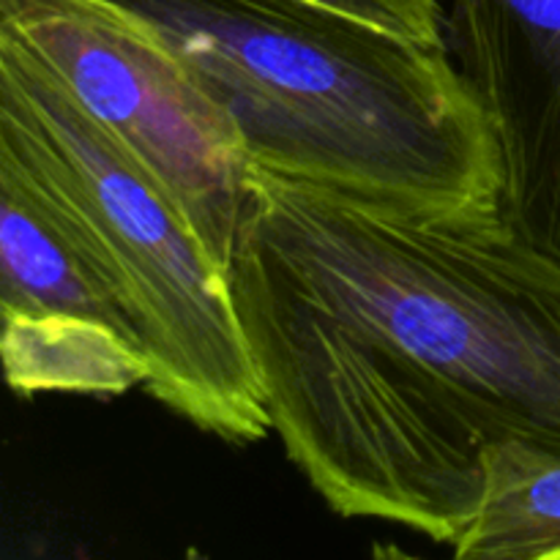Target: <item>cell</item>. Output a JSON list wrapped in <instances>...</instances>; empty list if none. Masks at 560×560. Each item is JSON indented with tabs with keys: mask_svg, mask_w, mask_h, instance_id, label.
<instances>
[{
	"mask_svg": "<svg viewBox=\"0 0 560 560\" xmlns=\"http://www.w3.org/2000/svg\"><path fill=\"white\" fill-rule=\"evenodd\" d=\"M228 284L271 430L348 520L438 545L485 459L560 452V266L501 206L424 211L249 164Z\"/></svg>",
	"mask_w": 560,
	"mask_h": 560,
	"instance_id": "cell-1",
	"label": "cell"
},
{
	"mask_svg": "<svg viewBox=\"0 0 560 560\" xmlns=\"http://www.w3.org/2000/svg\"><path fill=\"white\" fill-rule=\"evenodd\" d=\"M228 113L252 164L424 211L501 206V153L448 47L301 0H113Z\"/></svg>",
	"mask_w": 560,
	"mask_h": 560,
	"instance_id": "cell-2",
	"label": "cell"
},
{
	"mask_svg": "<svg viewBox=\"0 0 560 560\" xmlns=\"http://www.w3.org/2000/svg\"><path fill=\"white\" fill-rule=\"evenodd\" d=\"M0 156L129 310L145 392L233 446L271 432L228 271L170 191L0 31Z\"/></svg>",
	"mask_w": 560,
	"mask_h": 560,
	"instance_id": "cell-3",
	"label": "cell"
},
{
	"mask_svg": "<svg viewBox=\"0 0 560 560\" xmlns=\"http://www.w3.org/2000/svg\"><path fill=\"white\" fill-rule=\"evenodd\" d=\"M0 31L140 159L228 271L252 162L173 49L113 0H0Z\"/></svg>",
	"mask_w": 560,
	"mask_h": 560,
	"instance_id": "cell-4",
	"label": "cell"
},
{
	"mask_svg": "<svg viewBox=\"0 0 560 560\" xmlns=\"http://www.w3.org/2000/svg\"><path fill=\"white\" fill-rule=\"evenodd\" d=\"M0 366L14 392L118 397L148 361L124 301L0 156Z\"/></svg>",
	"mask_w": 560,
	"mask_h": 560,
	"instance_id": "cell-5",
	"label": "cell"
},
{
	"mask_svg": "<svg viewBox=\"0 0 560 560\" xmlns=\"http://www.w3.org/2000/svg\"><path fill=\"white\" fill-rule=\"evenodd\" d=\"M452 552L459 560H560V452L523 441L492 448L479 509Z\"/></svg>",
	"mask_w": 560,
	"mask_h": 560,
	"instance_id": "cell-6",
	"label": "cell"
},
{
	"mask_svg": "<svg viewBox=\"0 0 560 560\" xmlns=\"http://www.w3.org/2000/svg\"><path fill=\"white\" fill-rule=\"evenodd\" d=\"M301 3L353 20L372 31L405 38V42L448 47L443 0H301Z\"/></svg>",
	"mask_w": 560,
	"mask_h": 560,
	"instance_id": "cell-7",
	"label": "cell"
}]
</instances>
